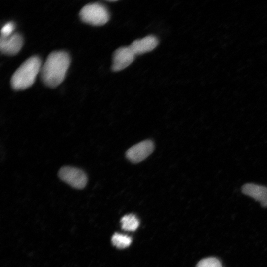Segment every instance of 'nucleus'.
I'll return each instance as SVG.
<instances>
[{
    "instance_id": "nucleus-1",
    "label": "nucleus",
    "mask_w": 267,
    "mask_h": 267,
    "mask_svg": "<svg viewBox=\"0 0 267 267\" xmlns=\"http://www.w3.org/2000/svg\"><path fill=\"white\" fill-rule=\"evenodd\" d=\"M70 64V58L67 52L58 51L51 53L41 67L42 80L47 86L56 87L64 80Z\"/></svg>"
},
{
    "instance_id": "nucleus-2",
    "label": "nucleus",
    "mask_w": 267,
    "mask_h": 267,
    "mask_svg": "<svg viewBox=\"0 0 267 267\" xmlns=\"http://www.w3.org/2000/svg\"><path fill=\"white\" fill-rule=\"evenodd\" d=\"M42 67L41 59L32 56L24 61L13 74L10 84L16 90H23L32 86Z\"/></svg>"
},
{
    "instance_id": "nucleus-3",
    "label": "nucleus",
    "mask_w": 267,
    "mask_h": 267,
    "mask_svg": "<svg viewBox=\"0 0 267 267\" xmlns=\"http://www.w3.org/2000/svg\"><path fill=\"white\" fill-rule=\"evenodd\" d=\"M79 15L85 23L93 25L102 26L109 19V14L106 8L99 3H89L82 8Z\"/></svg>"
},
{
    "instance_id": "nucleus-4",
    "label": "nucleus",
    "mask_w": 267,
    "mask_h": 267,
    "mask_svg": "<svg viewBox=\"0 0 267 267\" xmlns=\"http://www.w3.org/2000/svg\"><path fill=\"white\" fill-rule=\"evenodd\" d=\"M60 179L72 187L82 189L85 187L88 177L82 170L72 166H64L58 172Z\"/></svg>"
},
{
    "instance_id": "nucleus-5",
    "label": "nucleus",
    "mask_w": 267,
    "mask_h": 267,
    "mask_svg": "<svg viewBox=\"0 0 267 267\" xmlns=\"http://www.w3.org/2000/svg\"><path fill=\"white\" fill-rule=\"evenodd\" d=\"M154 144L151 140H145L130 148L126 152L127 158L136 163L145 159L154 151Z\"/></svg>"
},
{
    "instance_id": "nucleus-6",
    "label": "nucleus",
    "mask_w": 267,
    "mask_h": 267,
    "mask_svg": "<svg viewBox=\"0 0 267 267\" xmlns=\"http://www.w3.org/2000/svg\"><path fill=\"white\" fill-rule=\"evenodd\" d=\"M23 44V38L19 33H13L6 37L0 36V50L3 54L15 55L20 50Z\"/></svg>"
},
{
    "instance_id": "nucleus-7",
    "label": "nucleus",
    "mask_w": 267,
    "mask_h": 267,
    "mask_svg": "<svg viewBox=\"0 0 267 267\" xmlns=\"http://www.w3.org/2000/svg\"><path fill=\"white\" fill-rule=\"evenodd\" d=\"M135 55L130 47L117 49L113 55L112 70L119 71L126 68L134 61Z\"/></svg>"
},
{
    "instance_id": "nucleus-8",
    "label": "nucleus",
    "mask_w": 267,
    "mask_h": 267,
    "mask_svg": "<svg viewBox=\"0 0 267 267\" xmlns=\"http://www.w3.org/2000/svg\"><path fill=\"white\" fill-rule=\"evenodd\" d=\"M157 38L149 35L132 43L129 46L135 55L143 54L153 50L158 45Z\"/></svg>"
},
{
    "instance_id": "nucleus-9",
    "label": "nucleus",
    "mask_w": 267,
    "mask_h": 267,
    "mask_svg": "<svg viewBox=\"0 0 267 267\" xmlns=\"http://www.w3.org/2000/svg\"><path fill=\"white\" fill-rule=\"evenodd\" d=\"M242 192L260 203L264 207H267V187L253 184L247 183L242 188Z\"/></svg>"
},
{
    "instance_id": "nucleus-10",
    "label": "nucleus",
    "mask_w": 267,
    "mask_h": 267,
    "mask_svg": "<svg viewBox=\"0 0 267 267\" xmlns=\"http://www.w3.org/2000/svg\"><path fill=\"white\" fill-rule=\"evenodd\" d=\"M122 228L125 230L133 231L138 227L139 222L137 217L133 214L126 215L121 219Z\"/></svg>"
},
{
    "instance_id": "nucleus-11",
    "label": "nucleus",
    "mask_w": 267,
    "mask_h": 267,
    "mask_svg": "<svg viewBox=\"0 0 267 267\" xmlns=\"http://www.w3.org/2000/svg\"><path fill=\"white\" fill-rule=\"evenodd\" d=\"M111 242L117 248L123 249L130 245L132 239L127 235L115 233L112 237Z\"/></svg>"
},
{
    "instance_id": "nucleus-12",
    "label": "nucleus",
    "mask_w": 267,
    "mask_h": 267,
    "mask_svg": "<svg viewBox=\"0 0 267 267\" xmlns=\"http://www.w3.org/2000/svg\"><path fill=\"white\" fill-rule=\"evenodd\" d=\"M196 267H222L220 261L215 257H208L201 260Z\"/></svg>"
},
{
    "instance_id": "nucleus-13",
    "label": "nucleus",
    "mask_w": 267,
    "mask_h": 267,
    "mask_svg": "<svg viewBox=\"0 0 267 267\" xmlns=\"http://www.w3.org/2000/svg\"><path fill=\"white\" fill-rule=\"evenodd\" d=\"M14 28L15 25L13 22H8L1 28L0 36L6 37L11 35L13 34Z\"/></svg>"
}]
</instances>
